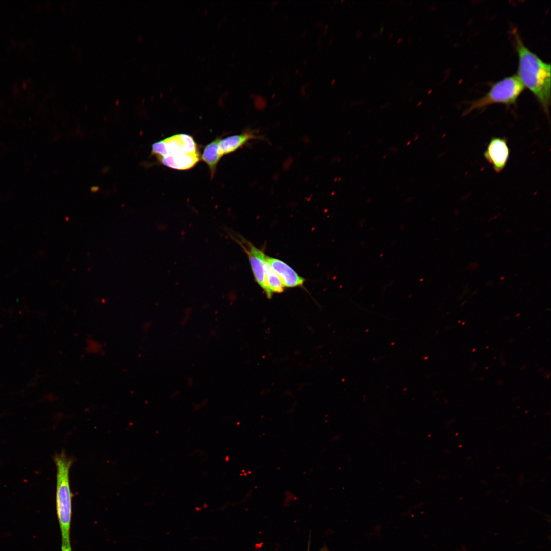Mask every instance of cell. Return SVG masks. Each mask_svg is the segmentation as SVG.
<instances>
[{
    "mask_svg": "<svg viewBox=\"0 0 551 551\" xmlns=\"http://www.w3.org/2000/svg\"><path fill=\"white\" fill-rule=\"evenodd\" d=\"M513 33L518 57L517 76L548 115L550 105V64L530 51L517 31Z\"/></svg>",
    "mask_w": 551,
    "mask_h": 551,
    "instance_id": "1",
    "label": "cell"
},
{
    "mask_svg": "<svg viewBox=\"0 0 551 551\" xmlns=\"http://www.w3.org/2000/svg\"><path fill=\"white\" fill-rule=\"evenodd\" d=\"M54 461L57 469L56 508L61 532V551H72L70 532L73 494L70 486L69 471L73 460L64 452H61L54 455Z\"/></svg>",
    "mask_w": 551,
    "mask_h": 551,
    "instance_id": "2",
    "label": "cell"
},
{
    "mask_svg": "<svg viewBox=\"0 0 551 551\" xmlns=\"http://www.w3.org/2000/svg\"><path fill=\"white\" fill-rule=\"evenodd\" d=\"M152 154L164 165L177 170H187L199 161L200 155L193 137L179 134L154 143Z\"/></svg>",
    "mask_w": 551,
    "mask_h": 551,
    "instance_id": "3",
    "label": "cell"
},
{
    "mask_svg": "<svg viewBox=\"0 0 551 551\" xmlns=\"http://www.w3.org/2000/svg\"><path fill=\"white\" fill-rule=\"evenodd\" d=\"M524 86L516 74L504 78L494 83L483 97L472 101L465 111L464 115L480 110L494 104L507 106L514 105L524 91Z\"/></svg>",
    "mask_w": 551,
    "mask_h": 551,
    "instance_id": "4",
    "label": "cell"
},
{
    "mask_svg": "<svg viewBox=\"0 0 551 551\" xmlns=\"http://www.w3.org/2000/svg\"><path fill=\"white\" fill-rule=\"evenodd\" d=\"M228 233L230 237L247 254L255 281L264 291L267 297L271 298L265 281V265L266 255L261 249L256 247L240 234L233 231H228Z\"/></svg>",
    "mask_w": 551,
    "mask_h": 551,
    "instance_id": "5",
    "label": "cell"
},
{
    "mask_svg": "<svg viewBox=\"0 0 551 551\" xmlns=\"http://www.w3.org/2000/svg\"><path fill=\"white\" fill-rule=\"evenodd\" d=\"M510 148L506 138L493 137L488 143L483 156L494 171L500 173L505 168L510 156Z\"/></svg>",
    "mask_w": 551,
    "mask_h": 551,
    "instance_id": "6",
    "label": "cell"
},
{
    "mask_svg": "<svg viewBox=\"0 0 551 551\" xmlns=\"http://www.w3.org/2000/svg\"><path fill=\"white\" fill-rule=\"evenodd\" d=\"M266 260L279 277L284 287L292 288L303 285L304 279L284 261L267 256H266Z\"/></svg>",
    "mask_w": 551,
    "mask_h": 551,
    "instance_id": "7",
    "label": "cell"
},
{
    "mask_svg": "<svg viewBox=\"0 0 551 551\" xmlns=\"http://www.w3.org/2000/svg\"><path fill=\"white\" fill-rule=\"evenodd\" d=\"M253 131H246L239 135L228 136L220 139L219 151L221 156L233 152L243 146L249 140L256 138Z\"/></svg>",
    "mask_w": 551,
    "mask_h": 551,
    "instance_id": "8",
    "label": "cell"
},
{
    "mask_svg": "<svg viewBox=\"0 0 551 551\" xmlns=\"http://www.w3.org/2000/svg\"><path fill=\"white\" fill-rule=\"evenodd\" d=\"M221 139L216 138L208 144L204 148L201 158L208 166L211 178L214 176L217 165L221 156L219 151V144Z\"/></svg>",
    "mask_w": 551,
    "mask_h": 551,
    "instance_id": "9",
    "label": "cell"
},
{
    "mask_svg": "<svg viewBox=\"0 0 551 551\" xmlns=\"http://www.w3.org/2000/svg\"><path fill=\"white\" fill-rule=\"evenodd\" d=\"M266 287L272 297L274 293H280L284 291V286L271 265L266 260L265 265Z\"/></svg>",
    "mask_w": 551,
    "mask_h": 551,
    "instance_id": "10",
    "label": "cell"
},
{
    "mask_svg": "<svg viewBox=\"0 0 551 551\" xmlns=\"http://www.w3.org/2000/svg\"><path fill=\"white\" fill-rule=\"evenodd\" d=\"M478 267V264L477 262H472L469 266L466 267V269H469L471 267L472 269H475Z\"/></svg>",
    "mask_w": 551,
    "mask_h": 551,
    "instance_id": "11",
    "label": "cell"
},
{
    "mask_svg": "<svg viewBox=\"0 0 551 551\" xmlns=\"http://www.w3.org/2000/svg\"><path fill=\"white\" fill-rule=\"evenodd\" d=\"M307 86V84L303 85L300 88V93L303 96L305 95L306 93V88Z\"/></svg>",
    "mask_w": 551,
    "mask_h": 551,
    "instance_id": "12",
    "label": "cell"
},
{
    "mask_svg": "<svg viewBox=\"0 0 551 551\" xmlns=\"http://www.w3.org/2000/svg\"><path fill=\"white\" fill-rule=\"evenodd\" d=\"M278 1H273L271 5L270 9H273L275 8V7L278 5Z\"/></svg>",
    "mask_w": 551,
    "mask_h": 551,
    "instance_id": "13",
    "label": "cell"
},
{
    "mask_svg": "<svg viewBox=\"0 0 551 551\" xmlns=\"http://www.w3.org/2000/svg\"><path fill=\"white\" fill-rule=\"evenodd\" d=\"M310 539H309V541H308V548H307V551H310Z\"/></svg>",
    "mask_w": 551,
    "mask_h": 551,
    "instance_id": "14",
    "label": "cell"
},
{
    "mask_svg": "<svg viewBox=\"0 0 551 551\" xmlns=\"http://www.w3.org/2000/svg\"><path fill=\"white\" fill-rule=\"evenodd\" d=\"M307 63H308V60H307V59H305V60H304V61H303V64H304V65H306V64H307Z\"/></svg>",
    "mask_w": 551,
    "mask_h": 551,
    "instance_id": "15",
    "label": "cell"
},
{
    "mask_svg": "<svg viewBox=\"0 0 551 551\" xmlns=\"http://www.w3.org/2000/svg\"><path fill=\"white\" fill-rule=\"evenodd\" d=\"M335 79H333L331 82V84L333 85V84H334L335 83Z\"/></svg>",
    "mask_w": 551,
    "mask_h": 551,
    "instance_id": "16",
    "label": "cell"
},
{
    "mask_svg": "<svg viewBox=\"0 0 551 551\" xmlns=\"http://www.w3.org/2000/svg\"><path fill=\"white\" fill-rule=\"evenodd\" d=\"M295 73H296V74H298L299 73V69H296V70L295 71Z\"/></svg>",
    "mask_w": 551,
    "mask_h": 551,
    "instance_id": "17",
    "label": "cell"
},
{
    "mask_svg": "<svg viewBox=\"0 0 551 551\" xmlns=\"http://www.w3.org/2000/svg\"><path fill=\"white\" fill-rule=\"evenodd\" d=\"M305 35H306V32H305V31H304V32H303L302 33V36H303V37H304Z\"/></svg>",
    "mask_w": 551,
    "mask_h": 551,
    "instance_id": "18",
    "label": "cell"
},
{
    "mask_svg": "<svg viewBox=\"0 0 551 551\" xmlns=\"http://www.w3.org/2000/svg\"><path fill=\"white\" fill-rule=\"evenodd\" d=\"M320 551H327V549L325 548H322Z\"/></svg>",
    "mask_w": 551,
    "mask_h": 551,
    "instance_id": "19",
    "label": "cell"
},
{
    "mask_svg": "<svg viewBox=\"0 0 551 551\" xmlns=\"http://www.w3.org/2000/svg\"><path fill=\"white\" fill-rule=\"evenodd\" d=\"M401 40H402V39H399L398 40V41L397 42V43H399V42H401V41H400Z\"/></svg>",
    "mask_w": 551,
    "mask_h": 551,
    "instance_id": "20",
    "label": "cell"
},
{
    "mask_svg": "<svg viewBox=\"0 0 551 551\" xmlns=\"http://www.w3.org/2000/svg\"><path fill=\"white\" fill-rule=\"evenodd\" d=\"M275 95H276V94H275V93H273V94H272V98H273V97H274Z\"/></svg>",
    "mask_w": 551,
    "mask_h": 551,
    "instance_id": "21",
    "label": "cell"
},
{
    "mask_svg": "<svg viewBox=\"0 0 551 551\" xmlns=\"http://www.w3.org/2000/svg\"><path fill=\"white\" fill-rule=\"evenodd\" d=\"M504 279V277H500V280H503V279Z\"/></svg>",
    "mask_w": 551,
    "mask_h": 551,
    "instance_id": "22",
    "label": "cell"
},
{
    "mask_svg": "<svg viewBox=\"0 0 551 551\" xmlns=\"http://www.w3.org/2000/svg\"><path fill=\"white\" fill-rule=\"evenodd\" d=\"M332 42V40L331 39V40H330L329 44L331 43Z\"/></svg>",
    "mask_w": 551,
    "mask_h": 551,
    "instance_id": "23",
    "label": "cell"
}]
</instances>
